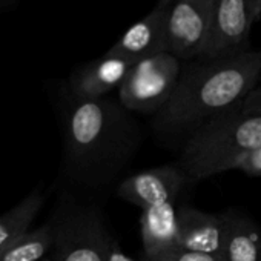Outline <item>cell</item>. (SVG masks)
<instances>
[{
	"mask_svg": "<svg viewBox=\"0 0 261 261\" xmlns=\"http://www.w3.org/2000/svg\"><path fill=\"white\" fill-rule=\"evenodd\" d=\"M261 17V0H253V20L258 22Z\"/></svg>",
	"mask_w": 261,
	"mask_h": 261,
	"instance_id": "ffe728a7",
	"label": "cell"
},
{
	"mask_svg": "<svg viewBox=\"0 0 261 261\" xmlns=\"http://www.w3.org/2000/svg\"><path fill=\"white\" fill-rule=\"evenodd\" d=\"M172 2H174V0H159L157 7L159 8H163V10H169L171 5H172Z\"/></svg>",
	"mask_w": 261,
	"mask_h": 261,
	"instance_id": "44dd1931",
	"label": "cell"
},
{
	"mask_svg": "<svg viewBox=\"0 0 261 261\" xmlns=\"http://www.w3.org/2000/svg\"><path fill=\"white\" fill-rule=\"evenodd\" d=\"M0 2H2V4H4V7L7 8V7H11V5L16 2V0H0Z\"/></svg>",
	"mask_w": 261,
	"mask_h": 261,
	"instance_id": "7402d4cb",
	"label": "cell"
},
{
	"mask_svg": "<svg viewBox=\"0 0 261 261\" xmlns=\"http://www.w3.org/2000/svg\"><path fill=\"white\" fill-rule=\"evenodd\" d=\"M237 171H241L249 177H261V146L250 151L243 159Z\"/></svg>",
	"mask_w": 261,
	"mask_h": 261,
	"instance_id": "e0dca14e",
	"label": "cell"
},
{
	"mask_svg": "<svg viewBox=\"0 0 261 261\" xmlns=\"http://www.w3.org/2000/svg\"><path fill=\"white\" fill-rule=\"evenodd\" d=\"M43 261H53V259H43Z\"/></svg>",
	"mask_w": 261,
	"mask_h": 261,
	"instance_id": "603a6c76",
	"label": "cell"
},
{
	"mask_svg": "<svg viewBox=\"0 0 261 261\" xmlns=\"http://www.w3.org/2000/svg\"><path fill=\"white\" fill-rule=\"evenodd\" d=\"M261 79L258 51L230 57L191 60L181 66L177 85L155 114V127L166 134L188 133L207 120L237 109Z\"/></svg>",
	"mask_w": 261,
	"mask_h": 261,
	"instance_id": "6da1fadb",
	"label": "cell"
},
{
	"mask_svg": "<svg viewBox=\"0 0 261 261\" xmlns=\"http://www.w3.org/2000/svg\"><path fill=\"white\" fill-rule=\"evenodd\" d=\"M180 72L181 60L171 53L136 62L118 86L121 105L130 111L157 114L169 100Z\"/></svg>",
	"mask_w": 261,
	"mask_h": 261,
	"instance_id": "3957f363",
	"label": "cell"
},
{
	"mask_svg": "<svg viewBox=\"0 0 261 261\" xmlns=\"http://www.w3.org/2000/svg\"><path fill=\"white\" fill-rule=\"evenodd\" d=\"M146 261H221L220 256L217 255H209L203 252H195V250H188L183 247H172L154 258H149Z\"/></svg>",
	"mask_w": 261,
	"mask_h": 261,
	"instance_id": "2e32d148",
	"label": "cell"
},
{
	"mask_svg": "<svg viewBox=\"0 0 261 261\" xmlns=\"http://www.w3.org/2000/svg\"><path fill=\"white\" fill-rule=\"evenodd\" d=\"M54 237V224H43L37 229H30L4 250H0V261H40L53 247Z\"/></svg>",
	"mask_w": 261,
	"mask_h": 261,
	"instance_id": "5bb4252c",
	"label": "cell"
},
{
	"mask_svg": "<svg viewBox=\"0 0 261 261\" xmlns=\"http://www.w3.org/2000/svg\"><path fill=\"white\" fill-rule=\"evenodd\" d=\"M140 230L146 259L175 247L178 238V218L174 201L143 209Z\"/></svg>",
	"mask_w": 261,
	"mask_h": 261,
	"instance_id": "4fadbf2b",
	"label": "cell"
},
{
	"mask_svg": "<svg viewBox=\"0 0 261 261\" xmlns=\"http://www.w3.org/2000/svg\"><path fill=\"white\" fill-rule=\"evenodd\" d=\"M118 109L106 98H74L66 115V145L75 159L98 155L112 142Z\"/></svg>",
	"mask_w": 261,
	"mask_h": 261,
	"instance_id": "277c9868",
	"label": "cell"
},
{
	"mask_svg": "<svg viewBox=\"0 0 261 261\" xmlns=\"http://www.w3.org/2000/svg\"><path fill=\"white\" fill-rule=\"evenodd\" d=\"M189 183L178 166H160L130 175L118 186V197L142 211L160 203L175 201L178 192Z\"/></svg>",
	"mask_w": 261,
	"mask_h": 261,
	"instance_id": "ba28073f",
	"label": "cell"
},
{
	"mask_svg": "<svg viewBox=\"0 0 261 261\" xmlns=\"http://www.w3.org/2000/svg\"><path fill=\"white\" fill-rule=\"evenodd\" d=\"M241 108L244 111H252V112H261V89L255 88L243 101Z\"/></svg>",
	"mask_w": 261,
	"mask_h": 261,
	"instance_id": "ac0fdd59",
	"label": "cell"
},
{
	"mask_svg": "<svg viewBox=\"0 0 261 261\" xmlns=\"http://www.w3.org/2000/svg\"><path fill=\"white\" fill-rule=\"evenodd\" d=\"M224 233L221 261H261V226L238 209L221 214Z\"/></svg>",
	"mask_w": 261,
	"mask_h": 261,
	"instance_id": "7c38bea8",
	"label": "cell"
},
{
	"mask_svg": "<svg viewBox=\"0 0 261 261\" xmlns=\"http://www.w3.org/2000/svg\"><path fill=\"white\" fill-rule=\"evenodd\" d=\"M43 197L39 191L30 194L17 206L0 215V250L30 230L31 223L40 212Z\"/></svg>",
	"mask_w": 261,
	"mask_h": 261,
	"instance_id": "9a60e30c",
	"label": "cell"
},
{
	"mask_svg": "<svg viewBox=\"0 0 261 261\" xmlns=\"http://www.w3.org/2000/svg\"><path fill=\"white\" fill-rule=\"evenodd\" d=\"M258 53H259V57H261V51H258Z\"/></svg>",
	"mask_w": 261,
	"mask_h": 261,
	"instance_id": "cb8c5ba5",
	"label": "cell"
},
{
	"mask_svg": "<svg viewBox=\"0 0 261 261\" xmlns=\"http://www.w3.org/2000/svg\"><path fill=\"white\" fill-rule=\"evenodd\" d=\"M215 0H177L168 16V53L181 62L200 59L214 17Z\"/></svg>",
	"mask_w": 261,
	"mask_h": 261,
	"instance_id": "8992f818",
	"label": "cell"
},
{
	"mask_svg": "<svg viewBox=\"0 0 261 261\" xmlns=\"http://www.w3.org/2000/svg\"><path fill=\"white\" fill-rule=\"evenodd\" d=\"M261 146V112L241 106L194 129L186 140L178 168L188 181H200L238 169L243 159Z\"/></svg>",
	"mask_w": 261,
	"mask_h": 261,
	"instance_id": "7a4b0ae2",
	"label": "cell"
},
{
	"mask_svg": "<svg viewBox=\"0 0 261 261\" xmlns=\"http://www.w3.org/2000/svg\"><path fill=\"white\" fill-rule=\"evenodd\" d=\"M178 238L177 246L220 256L224 224L221 214H211L195 207L177 209Z\"/></svg>",
	"mask_w": 261,
	"mask_h": 261,
	"instance_id": "8fae6325",
	"label": "cell"
},
{
	"mask_svg": "<svg viewBox=\"0 0 261 261\" xmlns=\"http://www.w3.org/2000/svg\"><path fill=\"white\" fill-rule=\"evenodd\" d=\"M111 241L95 212H80L56 226L53 261H106Z\"/></svg>",
	"mask_w": 261,
	"mask_h": 261,
	"instance_id": "52a82bcc",
	"label": "cell"
},
{
	"mask_svg": "<svg viewBox=\"0 0 261 261\" xmlns=\"http://www.w3.org/2000/svg\"><path fill=\"white\" fill-rule=\"evenodd\" d=\"M168 16L169 10L155 7L148 16L130 27L106 54L136 63L142 59L168 53Z\"/></svg>",
	"mask_w": 261,
	"mask_h": 261,
	"instance_id": "9c48e42d",
	"label": "cell"
},
{
	"mask_svg": "<svg viewBox=\"0 0 261 261\" xmlns=\"http://www.w3.org/2000/svg\"><path fill=\"white\" fill-rule=\"evenodd\" d=\"M134 63L121 57L105 54L74 71L69 79V89L74 98H103L112 89H118Z\"/></svg>",
	"mask_w": 261,
	"mask_h": 261,
	"instance_id": "30bf717a",
	"label": "cell"
},
{
	"mask_svg": "<svg viewBox=\"0 0 261 261\" xmlns=\"http://www.w3.org/2000/svg\"><path fill=\"white\" fill-rule=\"evenodd\" d=\"M253 23V0H215L211 31L200 59H221L249 51Z\"/></svg>",
	"mask_w": 261,
	"mask_h": 261,
	"instance_id": "5b68a950",
	"label": "cell"
},
{
	"mask_svg": "<svg viewBox=\"0 0 261 261\" xmlns=\"http://www.w3.org/2000/svg\"><path fill=\"white\" fill-rule=\"evenodd\" d=\"M106 261H137V259H134V258H130L129 255H126L114 241H111L109 249H108Z\"/></svg>",
	"mask_w": 261,
	"mask_h": 261,
	"instance_id": "d6986e66",
	"label": "cell"
}]
</instances>
